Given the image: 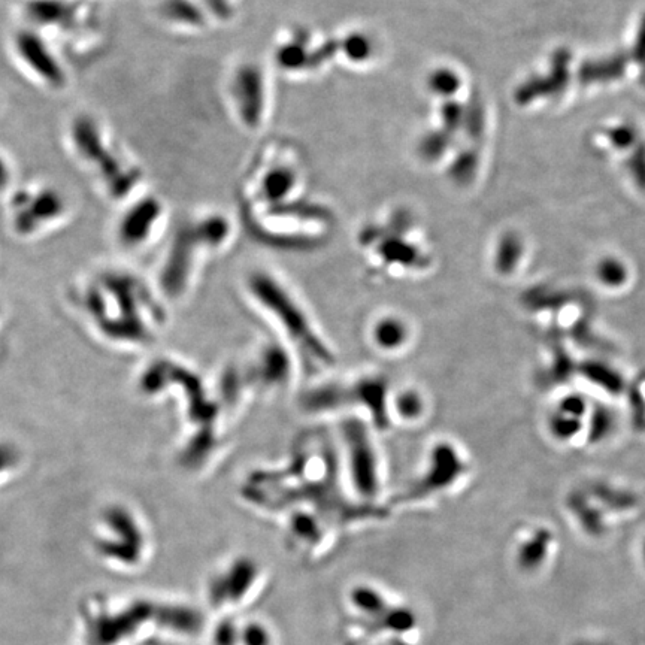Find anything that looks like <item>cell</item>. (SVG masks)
<instances>
[{
	"label": "cell",
	"mask_w": 645,
	"mask_h": 645,
	"mask_svg": "<svg viewBox=\"0 0 645 645\" xmlns=\"http://www.w3.org/2000/svg\"><path fill=\"white\" fill-rule=\"evenodd\" d=\"M368 336L378 353L383 356H401L413 345L416 330L402 314L381 313L369 324Z\"/></svg>",
	"instance_id": "8992f818"
},
{
	"label": "cell",
	"mask_w": 645,
	"mask_h": 645,
	"mask_svg": "<svg viewBox=\"0 0 645 645\" xmlns=\"http://www.w3.org/2000/svg\"><path fill=\"white\" fill-rule=\"evenodd\" d=\"M371 425L362 419L348 420L342 426V442L345 451V474L351 490L363 502H375L380 498L386 481L383 454L375 444Z\"/></svg>",
	"instance_id": "3957f363"
},
{
	"label": "cell",
	"mask_w": 645,
	"mask_h": 645,
	"mask_svg": "<svg viewBox=\"0 0 645 645\" xmlns=\"http://www.w3.org/2000/svg\"><path fill=\"white\" fill-rule=\"evenodd\" d=\"M428 399L414 387L395 390L393 395V423L416 425L428 414Z\"/></svg>",
	"instance_id": "ba28073f"
},
{
	"label": "cell",
	"mask_w": 645,
	"mask_h": 645,
	"mask_svg": "<svg viewBox=\"0 0 645 645\" xmlns=\"http://www.w3.org/2000/svg\"><path fill=\"white\" fill-rule=\"evenodd\" d=\"M160 214H162V208L153 198L141 199L130 205L118 221V241L129 248L145 244L154 232V226L159 221Z\"/></svg>",
	"instance_id": "52a82bcc"
},
{
	"label": "cell",
	"mask_w": 645,
	"mask_h": 645,
	"mask_svg": "<svg viewBox=\"0 0 645 645\" xmlns=\"http://www.w3.org/2000/svg\"><path fill=\"white\" fill-rule=\"evenodd\" d=\"M468 471L465 456L456 445L439 441L430 448L422 474L405 487L399 496L401 504H419L451 492Z\"/></svg>",
	"instance_id": "277c9868"
},
{
	"label": "cell",
	"mask_w": 645,
	"mask_h": 645,
	"mask_svg": "<svg viewBox=\"0 0 645 645\" xmlns=\"http://www.w3.org/2000/svg\"><path fill=\"white\" fill-rule=\"evenodd\" d=\"M12 181V168L8 160L0 154V193L8 189Z\"/></svg>",
	"instance_id": "30bf717a"
},
{
	"label": "cell",
	"mask_w": 645,
	"mask_h": 645,
	"mask_svg": "<svg viewBox=\"0 0 645 645\" xmlns=\"http://www.w3.org/2000/svg\"><path fill=\"white\" fill-rule=\"evenodd\" d=\"M14 47L18 59L39 80L44 81L47 86L53 87V89H62L65 86V71L41 35L32 32V30H21L15 35Z\"/></svg>",
	"instance_id": "5b68a950"
},
{
	"label": "cell",
	"mask_w": 645,
	"mask_h": 645,
	"mask_svg": "<svg viewBox=\"0 0 645 645\" xmlns=\"http://www.w3.org/2000/svg\"><path fill=\"white\" fill-rule=\"evenodd\" d=\"M395 389L384 375L368 374L329 381L305 396V408L310 413L356 408L369 417L372 429L389 430L393 423L392 404Z\"/></svg>",
	"instance_id": "7a4b0ae2"
},
{
	"label": "cell",
	"mask_w": 645,
	"mask_h": 645,
	"mask_svg": "<svg viewBox=\"0 0 645 645\" xmlns=\"http://www.w3.org/2000/svg\"><path fill=\"white\" fill-rule=\"evenodd\" d=\"M65 202L62 196L56 190H41L35 196H27L26 204L27 213L29 215L27 220L18 223V226H24V230H32V223L36 220V224L45 223V221H53L54 218L60 217V214L65 210Z\"/></svg>",
	"instance_id": "9c48e42d"
},
{
	"label": "cell",
	"mask_w": 645,
	"mask_h": 645,
	"mask_svg": "<svg viewBox=\"0 0 645 645\" xmlns=\"http://www.w3.org/2000/svg\"><path fill=\"white\" fill-rule=\"evenodd\" d=\"M253 304L275 326V333L295 354L301 371L322 375L333 368L335 351L298 293L271 272L257 271L247 281Z\"/></svg>",
	"instance_id": "6da1fadb"
}]
</instances>
